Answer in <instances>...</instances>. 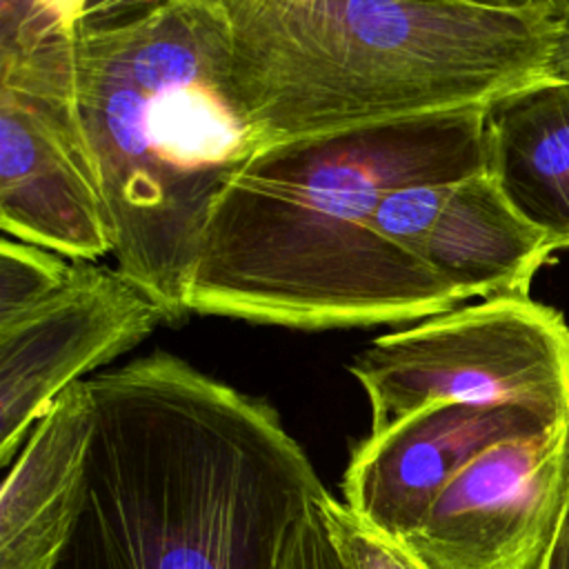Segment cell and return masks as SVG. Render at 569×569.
<instances>
[{
    "mask_svg": "<svg viewBox=\"0 0 569 569\" xmlns=\"http://www.w3.org/2000/svg\"><path fill=\"white\" fill-rule=\"evenodd\" d=\"M73 98L118 269L178 325L211 204L264 149L227 89L218 0H171L133 27L73 36Z\"/></svg>",
    "mask_w": 569,
    "mask_h": 569,
    "instance_id": "cell-4",
    "label": "cell"
},
{
    "mask_svg": "<svg viewBox=\"0 0 569 569\" xmlns=\"http://www.w3.org/2000/svg\"><path fill=\"white\" fill-rule=\"evenodd\" d=\"M167 325L162 307L118 267L71 260L60 287L0 318V465L56 398Z\"/></svg>",
    "mask_w": 569,
    "mask_h": 569,
    "instance_id": "cell-7",
    "label": "cell"
},
{
    "mask_svg": "<svg viewBox=\"0 0 569 569\" xmlns=\"http://www.w3.org/2000/svg\"><path fill=\"white\" fill-rule=\"evenodd\" d=\"M87 385L80 507L51 569H278L329 491L273 407L167 351Z\"/></svg>",
    "mask_w": 569,
    "mask_h": 569,
    "instance_id": "cell-2",
    "label": "cell"
},
{
    "mask_svg": "<svg viewBox=\"0 0 569 569\" xmlns=\"http://www.w3.org/2000/svg\"><path fill=\"white\" fill-rule=\"evenodd\" d=\"M262 147L491 107L551 76L562 22L465 0H218Z\"/></svg>",
    "mask_w": 569,
    "mask_h": 569,
    "instance_id": "cell-3",
    "label": "cell"
},
{
    "mask_svg": "<svg viewBox=\"0 0 569 569\" xmlns=\"http://www.w3.org/2000/svg\"><path fill=\"white\" fill-rule=\"evenodd\" d=\"M487 107L260 149L211 204L189 313L293 329L422 320L462 302L373 224L396 187L487 169Z\"/></svg>",
    "mask_w": 569,
    "mask_h": 569,
    "instance_id": "cell-1",
    "label": "cell"
},
{
    "mask_svg": "<svg viewBox=\"0 0 569 569\" xmlns=\"http://www.w3.org/2000/svg\"><path fill=\"white\" fill-rule=\"evenodd\" d=\"M489 162L509 202L569 249V80L549 76L487 107Z\"/></svg>",
    "mask_w": 569,
    "mask_h": 569,
    "instance_id": "cell-12",
    "label": "cell"
},
{
    "mask_svg": "<svg viewBox=\"0 0 569 569\" xmlns=\"http://www.w3.org/2000/svg\"><path fill=\"white\" fill-rule=\"evenodd\" d=\"M553 247L509 202L489 169L453 180L418 258L460 302L529 296Z\"/></svg>",
    "mask_w": 569,
    "mask_h": 569,
    "instance_id": "cell-11",
    "label": "cell"
},
{
    "mask_svg": "<svg viewBox=\"0 0 569 569\" xmlns=\"http://www.w3.org/2000/svg\"><path fill=\"white\" fill-rule=\"evenodd\" d=\"M556 422L560 420L522 405H427L369 433L353 449L342 478V502L382 533L407 540L440 491L480 451Z\"/></svg>",
    "mask_w": 569,
    "mask_h": 569,
    "instance_id": "cell-9",
    "label": "cell"
},
{
    "mask_svg": "<svg viewBox=\"0 0 569 569\" xmlns=\"http://www.w3.org/2000/svg\"><path fill=\"white\" fill-rule=\"evenodd\" d=\"M569 491V418L469 460L402 540L429 569H536Z\"/></svg>",
    "mask_w": 569,
    "mask_h": 569,
    "instance_id": "cell-8",
    "label": "cell"
},
{
    "mask_svg": "<svg viewBox=\"0 0 569 569\" xmlns=\"http://www.w3.org/2000/svg\"><path fill=\"white\" fill-rule=\"evenodd\" d=\"M480 7L491 9H507V11H527V13H540L556 22L569 20V0H465Z\"/></svg>",
    "mask_w": 569,
    "mask_h": 569,
    "instance_id": "cell-19",
    "label": "cell"
},
{
    "mask_svg": "<svg viewBox=\"0 0 569 569\" xmlns=\"http://www.w3.org/2000/svg\"><path fill=\"white\" fill-rule=\"evenodd\" d=\"M0 224L69 260L113 253L73 98V36L0 56Z\"/></svg>",
    "mask_w": 569,
    "mask_h": 569,
    "instance_id": "cell-6",
    "label": "cell"
},
{
    "mask_svg": "<svg viewBox=\"0 0 569 569\" xmlns=\"http://www.w3.org/2000/svg\"><path fill=\"white\" fill-rule=\"evenodd\" d=\"M536 569H569V491L560 509L551 540Z\"/></svg>",
    "mask_w": 569,
    "mask_h": 569,
    "instance_id": "cell-18",
    "label": "cell"
},
{
    "mask_svg": "<svg viewBox=\"0 0 569 569\" xmlns=\"http://www.w3.org/2000/svg\"><path fill=\"white\" fill-rule=\"evenodd\" d=\"M453 180H429L389 189L376 211V229L398 247L418 256V247L433 224Z\"/></svg>",
    "mask_w": 569,
    "mask_h": 569,
    "instance_id": "cell-15",
    "label": "cell"
},
{
    "mask_svg": "<svg viewBox=\"0 0 569 569\" xmlns=\"http://www.w3.org/2000/svg\"><path fill=\"white\" fill-rule=\"evenodd\" d=\"M278 569H347L336 542L331 540L320 498L307 505L305 513L289 531Z\"/></svg>",
    "mask_w": 569,
    "mask_h": 569,
    "instance_id": "cell-16",
    "label": "cell"
},
{
    "mask_svg": "<svg viewBox=\"0 0 569 569\" xmlns=\"http://www.w3.org/2000/svg\"><path fill=\"white\" fill-rule=\"evenodd\" d=\"M93 396L84 380L64 389L29 431L0 493V569H51L73 527Z\"/></svg>",
    "mask_w": 569,
    "mask_h": 569,
    "instance_id": "cell-10",
    "label": "cell"
},
{
    "mask_svg": "<svg viewBox=\"0 0 569 569\" xmlns=\"http://www.w3.org/2000/svg\"><path fill=\"white\" fill-rule=\"evenodd\" d=\"M36 0H0V49L13 47L33 20Z\"/></svg>",
    "mask_w": 569,
    "mask_h": 569,
    "instance_id": "cell-17",
    "label": "cell"
},
{
    "mask_svg": "<svg viewBox=\"0 0 569 569\" xmlns=\"http://www.w3.org/2000/svg\"><path fill=\"white\" fill-rule=\"evenodd\" d=\"M320 507L347 569H429L402 540L371 527L331 493Z\"/></svg>",
    "mask_w": 569,
    "mask_h": 569,
    "instance_id": "cell-13",
    "label": "cell"
},
{
    "mask_svg": "<svg viewBox=\"0 0 569 569\" xmlns=\"http://www.w3.org/2000/svg\"><path fill=\"white\" fill-rule=\"evenodd\" d=\"M371 433L433 402L522 405L569 418V327L529 296L489 298L369 342L349 365Z\"/></svg>",
    "mask_w": 569,
    "mask_h": 569,
    "instance_id": "cell-5",
    "label": "cell"
},
{
    "mask_svg": "<svg viewBox=\"0 0 569 569\" xmlns=\"http://www.w3.org/2000/svg\"><path fill=\"white\" fill-rule=\"evenodd\" d=\"M551 76L569 80V20H565L560 27L558 44L551 60Z\"/></svg>",
    "mask_w": 569,
    "mask_h": 569,
    "instance_id": "cell-20",
    "label": "cell"
},
{
    "mask_svg": "<svg viewBox=\"0 0 569 569\" xmlns=\"http://www.w3.org/2000/svg\"><path fill=\"white\" fill-rule=\"evenodd\" d=\"M71 269V260L13 238L0 242V318L16 313L56 287H60Z\"/></svg>",
    "mask_w": 569,
    "mask_h": 569,
    "instance_id": "cell-14",
    "label": "cell"
}]
</instances>
